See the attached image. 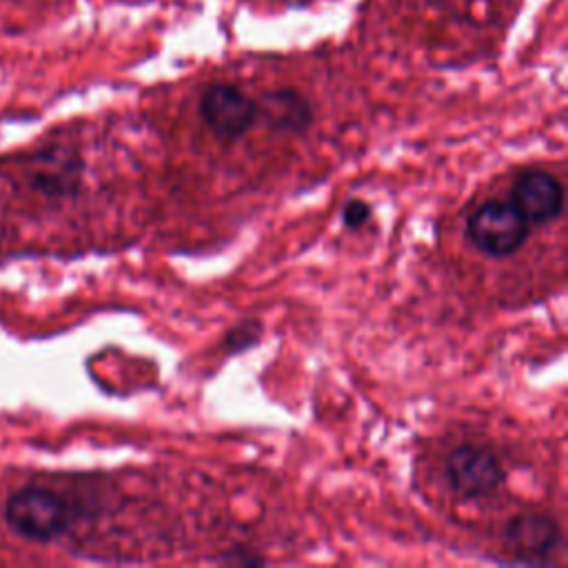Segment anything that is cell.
Segmentation results:
<instances>
[{
    "label": "cell",
    "mask_w": 568,
    "mask_h": 568,
    "mask_svg": "<svg viewBox=\"0 0 568 568\" xmlns=\"http://www.w3.org/2000/svg\"><path fill=\"white\" fill-rule=\"evenodd\" d=\"M75 506L44 486L16 490L4 504V519L18 535L33 541H53L75 524Z\"/></svg>",
    "instance_id": "cell-1"
},
{
    "label": "cell",
    "mask_w": 568,
    "mask_h": 568,
    "mask_svg": "<svg viewBox=\"0 0 568 568\" xmlns=\"http://www.w3.org/2000/svg\"><path fill=\"white\" fill-rule=\"evenodd\" d=\"M466 235L484 255L510 257L526 244L530 226L510 202L488 200L468 215Z\"/></svg>",
    "instance_id": "cell-2"
},
{
    "label": "cell",
    "mask_w": 568,
    "mask_h": 568,
    "mask_svg": "<svg viewBox=\"0 0 568 568\" xmlns=\"http://www.w3.org/2000/svg\"><path fill=\"white\" fill-rule=\"evenodd\" d=\"M446 479L464 499H481L506 479V470L493 448L479 444H462L446 459Z\"/></svg>",
    "instance_id": "cell-3"
},
{
    "label": "cell",
    "mask_w": 568,
    "mask_h": 568,
    "mask_svg": "<svg viewBox=\"0 0 568 568\" xmlns=\"http://www.w3.org/2000/svg\"><path fill=\"white\" fill-rule=\"evenodd\" d=\"M200 115L217 140L235 142L255 126L257 104L240 87L217 82L202 93Z\"/></svg>",
    "instance_id": "cell-4"
},
{
    "label": "cell",
    "mask_w": 568,
    "mask_h": 568,
    "mask_svg": "<svg viewBox=\"0 0 568 568\" xmlns=\"http://www.w3.org/2000/svg\"><path fill=\"white\" fill-rule=\"evenodd\" d=\"M508 202L528 226H544L564 213V184L548 171L524 169L510 184Z\"/></svg>",
    "instance_id": "cell-5"
},
{
    "label": "cell",
    "mask_w": 568,
    "mask_h": 568,
    "mask_svg": "<svg viewBox=\"0 0 568 568\" xmlns=\"http://www.w3.org/2000/svg\"><path fill=\"white\" fill-rule=\"evenodd\" d=\"M257 122L271 131L286 135H302L313 124V106L297 89H273L257 100Z\"/></svg>",
    "instance_id": "cell-6"
},
{
    "label": "cell",
    "mask_w": 568,
    "mask_h": 568,
    "mask_svg": "<svg viewBox=\"0 0 568 568\" xmlns=\"http://www.w3.org/2000/svg\"><path fill=\"white\" fill-rule=\"evenodd\" d=\"M506 541L528 561H541L561 546V528L546 513H524L506 524Z\"/></svg>",
    "instance_id": "cell-7"
},
{
    "label": "cell",
    "mask_w": 568,
    "mask_h": 568,
    "mask_svg": "<svg viewBox=\"0 0 568 568\" xmlns=\"http://www.w3.org/2000/svg\"><path fill=\"white\" fill-rule=\"evenodd\" d=\"M262 322L251 317V320H242L237 322L233 328L226 331L224 335V346L229 353H242V351H248L253 348L260 339H262Z\"/></svg>",
    "instance_id": "cell-8"
},
{
    "label": "cell",
    "mask_w": 568,
    "mask_h": 568,
    "mask_svg": "<svg viewBox=\"0 0 568 568\" xmlns=\"http://www.w3.org/2000/svg\"><path fill=\"white\" fill-rule=\"evenodd\" d=\"M368 220H371V206H368V202H364V200H359V197H353V200H348V202L344 204V209H342V222H344V226H348V229H359V226H364Z\"/></svg>",
    "instance_id": "cell-9"
}]
</instances>
